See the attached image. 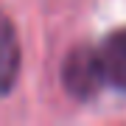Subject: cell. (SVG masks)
I'll return each instance as SVG.
<instances>
[{
    "label": "cell",
    "instance_id": "obj_1",
    "mask_svg": "<svg viewBox=\"0 0 126 126\" xmlns=\"http://www.w3.org/2000/svg\"><path fill=\"white\" fill-rule=\"evenodd\" d=\"M62 87L70 98L76 101H93L101 93L104 81V67H101V56L98 50L87 42H79L67 50V56L62 59Z\"/></svg>",
    "mask_w": 126,
    "mask_h": 126
},
{
    "label": "cell",
    "instance_id": "obj_2",
    "mask_svg": "<svg viewBox=\"0 0 126 126\" xmlns=\"http://www.w3.org/2000/svg\"><path fill=\"white\" fill-rule=\"evenodd\" d=\"M20 67H23V48L17 28L6 14H0V95H9L17 87Z\"/></svg>",
    "mask_w": 126,
    "mask_h": 126
},
{
    "label": "cell",
    "instance_id": "obj_3",
    "mask_svg": "<svg viewBox=\"0 0 126 126\" xmlns=\"http://www.w3.org/2000/svg\"><path fill=\"white\" fill-rule=\"evenodd\" d=\"M98 56L104 67V81L109 87H115L118 93H126V25L104 36Z\"/></svg>",
    "mask_w": 126,
    "mask_h": 126
}]
</instances>
